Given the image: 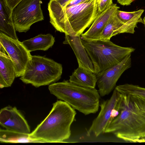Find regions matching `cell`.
Returning <instances> with one entry per match:
<instances>
[{
	"instance_id": "6da1fadb",
	"label": "cell",
	"mask_w": 145,
	"mask_h": 145,
	"mask_svg": "<svg viewBox=\"0 0 145 145\" xmlns=\"http://www.w3.org/2000/svg\"><path fill=\"white\" fill-rule=\"evenodd\" d=\"M119 111L105 133H113L126 142H135L145 129V98L121 94Z\"/></svg>"
},
{
	"instance_id": "7a4b0ae2",
	"label": "cell",
	"mask_w": 145,
	"mask_h": 145,
	"mask_svg": "<svg viewBox=\"0 0 145 145\" xmlns=\"http://www.w3.org/2000/svg\"><path fill=\"white\" fill-rule=\"evenodd\" d=\"M50 22L57 31L80 35L99 14L97 0H89L65 8L48 10Z\"/></svg>"
},
{
	"instance_id": "3957f363",
	"label": "cell",
	"mask_w": 145,
	"mask_h": 145,
	"mask_svg": "<svg viewBox=\"0 0 145 145\" xmlns=\"http://www.w3.org/2000/svg\"><path fill=\"white\" fill-rule=\"evenodd\" d=\"M76 112L64 101H57L53 104L48 115L31 133L32 138L49 143L64 142L71 135L70 127Z\"/></svg>"
},
{
	"instance_id": "277c9868",
	"label": "cell",
	"mask_w": 145,
	"mask_h": 145,
	"mask_svg": "<svg viewBox=\"0 0 145 145\" xmlns=\"http://www.w3.org/2000/svg\"><path fill=\"white\" fill-rule=\"evenodd\" d=\"M48 88L50 93L85 115L98 111L100 95L95 88L79 86L68 80L52 83Z\"/></svg>"
},
{
	"instance_id": "5b68a950",
	"label": "cell",
	"mask_w": 145,
	"mask_h": 145,
	"mask_svg": "<svg viewBox=\"0 0 145 145\" xmlns=\"http://www.w3.org/2000/svg\"><path fill=\"white\" fill-rule=\"evenodd\" d=\"M82 43L93 64L96 76L122 61L135 50L132 47L121 46L110 40H88Z\"/></svg>"
},
{
	"instance_id": "8992f818",
	"label": "cell",
	"mask_w": 145,
	"mask_h": 145,
	"mask_svg": "<svg viewBox=\"0 0 145 145\" xmlns=\"http://www.w3.org/2000/svg\"><path fill=\"white\" fill-rule=\"evenodd\" d=\"M62 65L40 56H32L24 74L20 79L24 83L37 88L50 85L61 77Z\"/></svg>"
},
{
	"instance_id": "52a82bcc",
	"label": "cell",
	"mask_w": 145,
	"mask_h": 145,
	"mask_svg": "<svg viewBox=\"0 0 145 145\" xmlns=\"http://www.w3.org/2000/svg\"><path fill=\"white\" fill-rule=\"evenodd\" d=\"M41 0H22L12 9V16L16 31L26 32L33 24L44 19Z\"/></svg>"
},
{
	"instance_id": "ba28073f",
	"label": "cell",
	"mask_w": 145,
	"mask_h": 145,
	"mask_svg": "<svg viewBox=\"0 0 145 145\" xmlns=\"http://www.w3.org/2000/svg\"><path fill=\"white\" fill-rule=\"evenodd\" d=\"M121 97V94L114 89L110 98L101 102L100 111L88 131V135L92 133L97 137L105 133L109 124L119 114Z\"/></svg>"
},
{
	"instance_id": "9c48e42d",
	"label": "cell",
	"mask_w": 145,
	"mask_h": 145,
	"mask_svg": "<svg viewBox=\"0 0 145 145\" xmlns=\"http://www.w3.org/2000/svg\"><path fill=\"white\" fill-rule=\"evenodd\" d=\"M0 43L13 62L16 77L22 76L32 55L22 42L12 38L0 31Z\"/></svg>"
},
{
	"instance_id": "30bf717a",
	"label": "cell",
	"mask_w": 145,
	"mask_h": 145,
	"mask_svg": "<svg viewBox=\"0 0 145 145\" xmlns=\"http://www.w3.org/2000/svg\"><path fill=\"white\" fill-rule=\"evenodd\" d=\"M131 61L130 54L119 63L107 69L96 76L98 91L101 96L108 95L113 90L122 74L131 67Z\"/></svg>"
},
{
	"instance_id": "8fae6325",
	"label": "cell",
	"mask_w": 145,
	"mask_h": 145,
	"mask_svg": "<svg viewBox=\"0 0 145 145\" xmlns=\"http://www.w3.org/2000/svg\"><path fill=\"white\" fill-rule=\"evenodd\" d=\"M0 124L8 130L26 134L30 133L27 122L15 107L8 106L1 110Z\"/></svg>"
},
{
	"instance_id": "7c38bea8",
	"label": "cell",
	"mask_w": 145,
	"mask_h": 145,
	"mask_svg": "<svg viewBox=\"0 0 145 145\" xmlns=\"http://www.w3.org/2000/svg\"><path fill=\"white\" fill-rule=\"evenodd\" d=\"M119 8L116 4L113 3L106 9L100 13L89 29L81 34L82 39L88 40H97L107 23L116 14Z\"/></svg>"
},
{
	"instance_id": "4fadbf2b",
	"label": "cell",
	"mask_w": 145,
	"mask_h": 145,
	"mask_svg": "<svg viewBox=\"0 0 145 145\" xmlns=\"http://www.w3.org/2000/svg\"><path fill=\"white\" fill-rule=\"evenodd\" d=\"M63 43L70 46L76 56L78 66L94 73L93 64L82 43L80 35H76L74 33L65 35Z\"/></svg>"
},
{
	"instance_id": "5bb4252c",
	"label": "cell",
	"mask_w": 145,
	"mask_h": 145,
	"mask_svg": "<svg viewBox=\"0 0 145 145\" xmlns=\"http://www.w3.org/2000/svg\"><path fill=\"white\" fill-rule=\"evenodd\" d=\"M137 25L125 24L118 18L116 14L107 23L97 40H110L113 36L125 33L134 34Z\"/></svg>"
},
{
	"instance_id": "9a60e30c",
	"label": "cell",
	"mask_w": 145,
	"mask_h": 145,
	"mask_svg": "<svg viewBox=\"0 0 145 145\" xmlns=\"http://www.w3.org/2000/svg\"><path fill=\"white\" fill-rule=\"evenodd\" d=\"M3 47L0 45V88L11 86L15 78L16 72L14 64Z\"/></svg>"
},
{
	"instance_id": "2e32d148",
	"label": "cell",
	"mask_w": 145,
	"mask_h": 145,
	"mask_svg": "<svg viewBox=\"0 0 145 145\" xmlns=\"http://www.w3.org/2000/svg\"><path fill=\"white\" fill-rule=\"evenodd\" d=\"M0 30L9 37L18 40L12 16V9L6 5L5 0H0Z\"/></svg>"
},
{
	"instance_id": "e0dca14e",
	"label": "cell",
	"mask_w": 145,
	"mask_h": 145,
	"mask_svg": "<svg viewBox=\"0 0 145 145\" xmlns=\"http://www.w3.org/2000/svg\"><path fill=\"white\" fill-rule=\"evenodd\" d=\"M69 81L79 86L94 88L97 84V78L94 73L78 66L70 76Z\"/></svg>"
},
{
	"instance_id": "ac0fdd59",
	"label": "cell",
	"mask_w": 145,
	"mask_h": 145,
	"mask_svg": "<svg viewBox=\"0 0 145 145\" xmlns=\"http://www.w3.org/2000/svg\"><path fill=\"white\" fill-rule=\"evenodd\" d=\"M55 42V38L51 34H40L22 42L30 52L37 50L45 51L51 48Z\"/></svg>"
},
{
	"instance_id": "d6986e66",
	"label": "cell",
	"mask_w": 145,
	"mask_h": 145,
	"mask_svg": "<svg viewBox=\"0 0 145 145\" xmlns=\"http://www.w3.org/2000/svg\"><path fill=\"white\" fill-rule=\"evenodd\" d=\"M0 142L5 143H49L48 142L31 137L29 134L0 129Z\"/></svg>"
},
{
	"instance_id": "ffe728a7",
	"label": "cell",
	"mask_w": 145,
	"mask_h": 145,
	"mask_svg": "<svg viewBox=\"0 0 145 145\" xmlns=\"http://www.w3.org/2000/svg\"><path fill=\"white\" fill-rule=\"evenodd\" d=\"M144 11V9H140L133 12H126L118 10L116 15L119 19L125 24L137 25L138 23L144 24L141 16Z\"/></svg>"
},
{
	"instance_id": "44dd1931",
	"label": "cell",
	"mask_w": 145,
	"mask_h": 145,
	"mask_svg": "<svg viewBox=\"0 0 145 145\" xmlns=\"http://www.w3.org/2000/svg\"><path fill=\"white\" fill-rule=\"evenodd\" d=\"M98 10L101 13L106 9L113 4L112 0H97Z\"/></svg>"
},
{
	"instance_id": "7402d4cb",
	"label": "cell",
	"mask_w": 145,
	"mask_h": 145,
	"mask_svg": "<svg viewBox=\"0 0 145 145\" xmlns=\"http://www.w3.org/2000/svg\"><path fill=\"white\" fill-rule=\"evenodd\" d=\"M22 0H5L7 6L10 9H13Z\"/></svg>"
},
{
	"instance_id": "603a6c76",
	"label": "cell",
	"mask_w": 145,
	"mask_h": 145,
	"mask_svg": "<svg viewBox=\"0 0 145 145\" xmlns=\"http://www.w3.org/2000/svg\"><path fill=\"white\" fill-rule=\"evenodd\" d=\"M135 143L145 142V129L139 135L135 140Z\"/></svg>"
},
{
	"instance_id": "cb8c5ba5",
	"label": "cell",
	"mask_w": 145,
	"mask_h": 145,
	"mask_svg": "<svg viewBox=\"0 0 145 145\" xmlns=\"http://www.w3.org/2000/svg\"><path fill=\"white\" fill-rule=\"evenodd\" d=\"M117 2L123 6L130 5L135 0H117Z\"/></svg>"
},
{
	"instance_id": "d4e9b609",
	"label": "cell",
	"mask_w": 145,
	"mask_h": 145,
	"mask_svg": "<svg viewBox=\"0 0 145 145\" xmlns=\"http://www.w3.org/2000/svg\"><path fill=\"white\" fill-rule=\"evenodd\" d=\"M143 20L144 22V24L145 26V16L144 17V18L143 19Z\"/></svg>"
}]
</instances>
